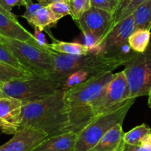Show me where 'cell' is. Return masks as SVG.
Masks as SVG:
<instances>
[{
    "label": "cell",
    "instance_id": "277c9868",
    "mask_svg": "<svg viewBox=\"0 0 151 151\" xmlns=\"http://www.w3.org/2000/svg\"><path fill=\"white\" fill-rule=\"evenodd\" d=\"M0 44L11 50L24 68L33 74L49 77L53 72L54 64L49 50L2 35H0Z\"/></svg>",
    "mask_w": 151,
    "mask_h": 151
},
{
    "label": "cell",
    "instance_id": "9c48e42d",
    "mask_svg": "<svg viewBox=\"0 0 151 151\" xmlns=\"http://www.w3.org/2000/svg\"><path fill=\"white\" fill-rule=\"evenodd\" d=\"M135 30L136 26L134 17L133 14H131L120 20L111 29L106 31L96 46L94 47L89 53L109 56L120 54L122 46L127 44L129 36Z\"/></svg>",
    "mask_w": 151,
    "mask_h": 151
},
{
    "label": "cell",
    "instance_id": "74e56055",
    "mask_svg": "<svg viewBox=\"0 0 151 151\" xmlns=\"http://www.w3.org/2000/svg\"><path fill=\"white\" fill-rule=\"evenodd\" d=\"M0 151H9V150L7 149H5V147H3L1 145V146H0Z\"/></svg>",
    "mask_w": 151,
    "mask_h": 151
},
{
    "label": "cell",
    "instance_id": "e0dca14e",
    "mask_svg": "<svg viewBox=\"0 0 151 151\" xmlns=\"http://www.w3.org/2000/svg\"><path fill=\"white\" fill-rule=\"evenodd\" d=\"M47 50L62 53V54L75 55V56L89 54L88 47L85 44H80L78 42H67L59 41L56 39L53 42L48 44Z\"/></svg>",
    "mask_w": 151,
    "mask_h": 151
},
{
    "label": "cell",
    "instance_id": "d590c367",
    "mask_svg": "<svg viewBox=\"0 0 151 151\" xmlns=\"http://www.w3.org/2000/svg\"><path fill=\"white\" fill-rule=\"evenodd\" d=\"M5 97L3 93V82L2 81H0V98Z\"/></svg>",
    "mask_w": 151,
    "mask_h": 151
},
{
    "label": "cell",
    "instance_id": "1f68e13d",
    "mask_svg": "<svg viewBox=\"0 0 151 151\" xmlns=\"http://www.w3.org/2000/svg\"><path fill=\"white\" fill-rule=\"evenodd\" d=\"M7 8L12 11V8L16 6H24L26 0H2Z\"/></svg>",
    "mask_w": 151,
    "mask_h": 151
},
{
    "label": "cell",
    "instance_id": "9a60e30c",
    "mask_svg": "<svg viewBox=\"0 0 151 151\" xmlns=\"http://www.w3.org/2000/svg\"><path fill=\"white\" fill-rule=\"evenodd\" d=\"M122 124H117L88 151H122L124 146Z\"/></svg>",
    "mask_w": 151,
    "mask_h": 151
},
{
    "label": "cell",
    "instance_id": "d4e9b609",
    "mask_svg": "<svg viewBox=\"0 0 151 151\" xmlns=\"http://www.w3.org/2000/svg\"><path fill=\"white\" fill-rule=\"evenodd\" d=\"M47 8L57 15L64 17L70 15V7L68 2L61 1V2H55L47 5Z\"/></svg>",
    "mask_w": 151,
    "mask_h": 151
},
{
    "label": "cell",
    "instance_id": "8fae6325",
    "mask_svg": "<svg viewBox=\"0 0 151 151\" xmlns=\"http://www.w3.org/2000/svg\"><path fill=\"white\" fill-rule=\"evenodd\" d=\"M24 103L19 99L5 96L0 98V130L14 135L19 128Z\"/></svg>",
    "mask_w": 151,
    "mask_h": 151
},
{
    "label": "cell",
    "instance_id": "44dd1931",
    "mask_svg": "<svg viewBox=\"0 0 151 151\" xmlns=\"http://www.w3.org/2000/svg\"><path fill=\"white\" fill-rule=\"evenodd\" d=\"M151 134V128L146 124H142L124 133V142L128 145H139Z\"/></svg>",
    "mask_w": 151,
    "mask_h": 151
},
{
    "label": "cell",
    "instance_id": "ba28073f",
    "mask_svg": "<svg viewBox=\"0 0 151 151\" xmlns=\"http://www.w3.org/2000/svg\"><path fill=\"white\" fill-rule=\"evenodd\" d=\"M130 99V88L124 71L114 73L93 107L95 118L103 113L119 108Z\"/></svg>",
    "mask_w": 151,
    "mask_h": 151
},
{
    "label": "cell",
    "instance_id": "cb8c5ba5",
    "mask_svg": "<svg viewBox=\"0 0 151 151\" xmlns=\"http://www.w3.org/2000/svg\"><path fill=\"white\" fill-rule=\"evenodd\" d=\"M0 62L22 70H26L17 57L6 47L0 44ZM28 71V70H27Z\"/></svg>",
    "mask_w": 151,
    "mask_h": 151
},
{
    "label": "cell",
    "instance_id": "484cf974",
    "mask_svg": "<svg viewBox=\"0 0 151 151\" xmlns=\"http://www.w3.org/2000/svg\"><path fill=\"white\" fill-rule=\"evenodd\" d=\"M132 1H133V0H119L118 3H117L116 5V7L115 10H114V12H113V16H112V21L111 22H110V26H109L108 29L107 30V31L110 30V29H111L113 26L116 24L117 21H118V19H119V17H121L122 14L124 13V11L127 9V7L130 5V4L131 3Z\"/></svg>",
    "mask_w": 151,
    "mask_h": 151
},
{
    "label": "cell",
    "instance_id": "4316f807",
    "mask_svg": "<svg viewBox=\"0 0 151 151\" xmlns=\"http://www.w3.org/2000/svg\"><path fill=\"white\" fill-rule=\"evenodd\" d=\"M122 151H151V134L139 145H128L124 144Z\"/></svg>",
    "mask_w": 151,
    "mask_h": 151
},
{
    "label": "cell",
    "instance_id": "e575fe53",
    "mask_svg": "<svg viewBox=\"0 0 151 151\" xmlns=\"http://www.w3.org/2000/svg\"><path fill=\"white\" fill-rule=\"evenodd\" d=\"M119 0H110V2H111V6L112 9H113V14L114 12V10H115L116 7L117 3H118ZM113 14H112V16H113Z\"/></svg>",
    "mask_w": 151,
    "mask_h": 151
},
{
    "label": "cell",
    "instance_id": "8992f818",
    "mask_svg": "<svg viewBox=\"0 0 151 151\" xmlns=\"http://www.w3.org/2000/svg\"><path fill=\"white\" fill-rule=\"evenodd\" d=\"M59 88L50 78L36 74L27 79L3 82L5 96L19 99L24 104L47 98Z\"/></svg>",
    "mask_w": 151,
    "mask_h": 151
},
{
    "label": "cell",
    "instance_id": "d6a6232c",
    "mask_svg": "<svg viewBox=\"0 0 151 151\" xmlns=\"http://www.w3.org/2000/svg\"><path fill=\"white\" fill-rule=\"evenodd\" d=\"M0 13L11 17V18L14 19H17V16L12 12V11H11V10L7 8L2 0H0Z\"/></svg>",
    "mask_w": 151,
    "mask_h": 151
},
{
    "label": "cell",
    "instance_id": "7a4b0ae2",
    "mask_svg": "<svg viewBox=\"0 0 151 151\" xmlns=\"http://www.w3.org/2000/svg\"><path fill=\"white\" fill-rule=\"evenodd\" d=\"M64 96L65 90L59 88L47 98L24 104L19 128L34 127L49 136L68 132L69 120Z\"/></svg>",
    "mask_w": 151,
    "mask_h": 151
},
{
    "label": "cell",
    "instance_id": "ac0fdd59",
    "mask_svg": "<svg viewBox=\"0 0 151 151\" xmlns=\"http://www.w3.org/2000/svg\"><path fill=\"white\" fill-rule=\"evenodd\" d=\"M151 32L148 29H136L129 36L127 43L133 52L143 53L150 43Z\"/></svg>",
    "mask_w": 151,
    "mask_h": 151
},
{
    "label": "cell",
    "instance_id": "603a6c76",
    "mask_svg": "<svg viewBox=\"0 0 151 151\" xmlns=\"http://www.w3.org/2000/svg\"><path fill=\"white\" fill-rule=\"evenodd\" d=\"M91 76L85 70H77L69 75L65 81L62 89L67 90L88 80Z\"/></svg>",
    "mask_w": 151,
    "mask_h": 151
},
{
    "label": "cell",
    "instance_id": "3957f363",
    "mask_svg": "<svg viewBox=\"0 0 151 151\" xmlns=\"http://www.w3.org/2000/svg\"><path fill=\"white\" fill-rule=\"evenodd\" d=\"M53 59V70L49 78L53 79L62 88L67 78L77 70H85L91 76L113 70L124 66L135 52L128 55L117 54L113 56L104 54H91L75 56L62 54L49 50Z\"/></svg>",
    "mask_w": 151,
    "mask_h": 151
},
{
    "label": "cell",
    "instance_id": "7c38bea8",
    "mask_svg": "<svg viewBox=\"0 0 151 151\" xmlns=\"http://www.w3.org/2000/svg\"><path fill=\"white\" fill-rule=\"evenodd\" d=\"M47 137L49 136L43 130L24 127L19 129L13 137L2 146L9 151H32Z\"/></svg>",
    "mask_w": 151,
    "mask_h": 151
},
{
    "label": "cell",
    "instance_id": "52a82bcc",
    "mask_svg": "<svg viewBox=\"0 0 151 151\" xmlns=\"http://www.w3.org/2000/svg\"><path fill=\"white\" fill-rule=\"evenodd\" d=\"M130 88V99L147 96L151 89V42L143 53H135L123 70Z\"/></svg>",
    "mask_w": 151,
    "mask_h": 151
},
{
    "label": "cell",
    "instance_id": "d6986e66",
    "mask_svg": "<svg viewBox=\"0 0 151 151\" xmlns=\"http://www.w3.org/2000/svg\"><path fill=\"white\" fill-rule=\"evenodd\" d=\"M136 29H151V0H147L133 13Z\"/></svg>",
    "mask_w": 151,
    "mask_h": 151
},
{
    "label": "cell",
    "instance_id": "2e32d148",
    "mask_svg": "<svg viewBox=\"0 0 151 151\" xmlns=\"http://www.w3.org/2000/svg\"><path fill=\"white\" fill-rule=\"evenodd\" d=\"M62 18L61 16L54 14L47 6H45L27 19V22L33 27L46 31V29L56 25Z\"/></svg>",
    "mask_w": 151,
    "mask_h": 151
},
{
    "label": "cell",
    "instance_id": "5bb4252c",
    "mask_svg": "<svg viewBox=\"0 0 151 151\" xmlns=\"http://www.w3.org/2000/svg\"><path fill=\"white\" fill-rule=\"evenodd\" d=\"M79 133L66 132L49 136L32 151H74Z\"/></svg>",
    "mask_w": 151,
    "mask_h": 151
},
{
    "label": "cell",
    "instance_id": "f1b7e54d",
    "mask_svg": "<svg viewBox=\"0 0 151 151\" xmlns=\"http://www.w3.org/2000/svg\"><path fill=\"white\" fill-rule=\"evenodd\" d=\"M33 36L35 38V40L37 42L41 48L47 50V47L48 45L47 40L45 38V35L43 30H40L38 27H34V33H33Z\"/></svg>",
    "mask_w": 151,
    "mask_h": 151
},
{
    "label": "cell",
    "instance_id": "5b68a950",
    "mask_svg": "<svg viewBox=\"0 0 151 151\" xmlns=\"http://www.w3.org/2000/svg\"><path fill=\"white\" fill-rule=\"evenodd\" d=\"M136 99H130L119 108L96 116L84 130L79 133L74 151H88L113 126L123 124L127 113Z\"/></svg>",
    "mask_w": 151,
    "mask_h": 151
},
{
    "label": "cell",
    "instance_id": "30bf717a",
    "mask_svg": "<svg viewBox=\"0 0 151 151\" xmlns=\"http://www.w3.org/2000/svg\"><path fill=\"white\" fill-rule=\"evenodd\" d=\"M112 14L100 8L91 7L79 19L74 21L84 33H90L99 41L110 26Z\"/></svg>",
    "mask_w": 151,
    "mask_h": 151
},
{
    "label": "cell",
    "instance_id": "836d02e7",
    "mask_svg": "<svg viewBox=\"0 0 151 151\" xmlns=\"http://www.w3.org/2000/svg\"><path fill=\"white\" fill-rule=\"evenodd\" d=\"M38 3H40L41 5H44V6H47L50 4L53 3L55 2H61V1H65V2H69V0H35Z\"/></svg>",
    "mask_w": 151,
    "mask_h": 151
},
{
    "label": "cell",
    "instance_id": "4dcf8cb0",
    "mask_svg": "<svg viewBox=\"0 0 151 151\" xmlns=\"http://www.w3.org/2000/svg\"><path fill=\"white\" fill-rule=\"evenodd\" d=\"M91 7L100 8V9L108 11L111 14H113L110 0H91Z\"/></svg>",
    "mask_w": 151,
    "mask_h": 151
},
{
    "label": "cell",
    "instance_id": "4fadbf2b",
    "mask_svg": "<svg viewBox=\"0 0 151 151\" xmlns=\"http://www.w3.org/2000/svg\"><path fill=\"white\" fill-rule=\"evenodd\" d=\"M0 35L14 40L29 42L39 47L32 33L26 30L17 19L11 18L0 13Z\"/></svg>",
    "mask_w": 151,
    "mask_h": 151
},
{
    "label": "cell",
    "instance_id": "f546056e",
    "mask_svg": "<svg viewBox=\"0 0 151 151\" xmlns=\"http://www.w3.org/2000/svg\"><path fill=\"white\" fill-rule=\"evenodd\" d=\"M145 1H147V0H133L131 3L130 4V5L127 8V9L124 11V13H123L121 15V17H119V19H118L117 22H119L120 20L127 17L128 16L133 14V13L134 12L135 10L137 8V7L139 6V5H140L141 4L143 3V2H145Z\"/></svg>",
    "mask_w": 151,
    "mask_h": 151
},
{
    "label": "cell",
    "instance_id": "ffe728a7",
    "mask_svg": "<svg viewBox=\"0 0 151 151\" xmlns=\"http://www.w3.org/2000/svg\"><path fill=\"white\" fill-rule=\"evenodd\" d=\"M33 75L35 74L26 70L19 69L15 67L0 62V81L2 82L27 79Z\"/></svg>",
    "mask_w": 151,
    "mask_h": 151
},
{
    "label": "cell",
    "instance_id": "7402d4cb",
    "mask_svg": "<svg viewBox=\"0 0 151 151\" xmlns=\"http://www.w3.org/2000/svg\"><path fill=\"white\" fill-rule=\"evenodd\" d=\"M70 16L74 21L79 19L82 14L91 8V0H69Z\"/></svg>",
    "mask_w": 151,
    "mask_h": 151
},
{
    "label": "cell",
    "instance_id": "83f0119b",
    "mask_svg": "<svg viewBox=\"0 0 151 151\" xmlns=\"http://www.w3.org/2000/svg\"><path fill=\"white\" fill-rule=\"evenodd\" d=\"M24 7H25V12L24 13L23 15H22V17L27 20L31 16H33L35 13H36L39 10L45 6L40 3H38V2L34 3L33 0H26V4Z\"/></svg>",
    "mask_w": 151,
    "mask_h": 151
},
{
    "label": "cell",
    "instance_id": "6da1fadb",
    "mask_svg": "<svg viewBox=\"0 0 151 151\" xmlns=\"http://www.w3.org/2000/svg\"><path fill=\"white\" fill-rule=\"evenodd\" d=\"M113 75L112 72H107L93 76L85 82L65 90L68 132L79 133L93 119L94 103Z\"/></svg>",
    "mask_w": 151,
    "mask_h": 151
},
{
    "label": "cell",
    "instance_id": "8d00e7d4",
    "mask_svg": "<svg viewBox=\"0 0 151 151\" xmlns=\"http://www.w3.org/2000/svg\"><path fill=\"white\" fill-rule=\"evenodd\" d=\"M147 96H148V101H147L148 106H149V107H150L151 108V89L150 90L149 92H148Z\"/></svg>",
    "mask_w": 151,
    "mask_h": 151
}]
</instances>
